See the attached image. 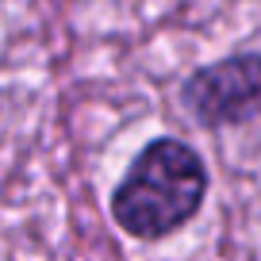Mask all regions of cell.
<instances>
[{"instance_id":"6da1fadb","label":"cell","mask_w":261,"mask_h":261,"mask_svg":"<svg viewBox=\"0 0 261 261\" xmlns=\"http://www.w3.org/2000/svg\"><path fill=\"white\" fill-rule=\"evenodd\" d=\"M207 169L180 139H154L139 150L112 192V219L130 238L154 242L180 230L204 204Z\"/></svg>"},{"instance_id":"7a4b0ae2","label":"cell","mask_w":261,"mask_h":261,"mask_svg":"<svg viewBox=\"0 0 261 261\" xmlns=\"http://www.w3.org/2000/svg\"><path fill=\"white\" fill-rule=\"evenodd\" d=\"M180 100L200 127H238L261 119V54H230L200 65L180 89Z\"/></svg>"}]
</instances>
